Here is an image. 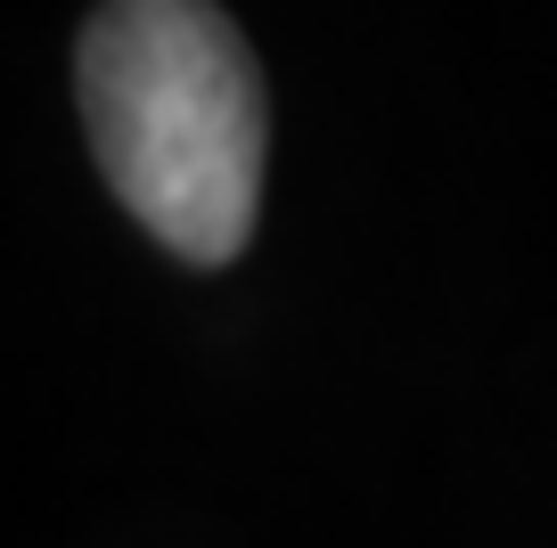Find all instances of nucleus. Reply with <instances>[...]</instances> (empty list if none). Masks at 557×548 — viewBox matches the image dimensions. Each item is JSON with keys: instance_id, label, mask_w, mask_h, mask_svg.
Segmentation results:
<instances>
[{"instance_id": "obj_1", "label": "nucleus", "mask_w": 557, "mask_h": 548, "mask_svg": "<svg viewBox=\"0 0 557 548\" xmlns=\"http://www.w3.org/2000/svg\"><path fill=\"white\" fill-rule=\"evenodd\" d=\"M74 99L107 189L164 254L238 262L262 213L271 99L246 34L213 0H99Z\"/></svg>"}]
</instances>
